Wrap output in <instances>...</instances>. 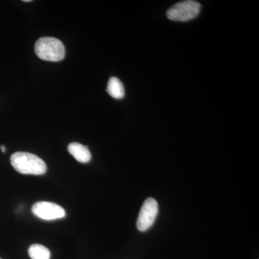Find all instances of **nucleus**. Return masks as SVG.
<instances>
[{"label": "nucleus", "mask_w": 259, "mask_h": 259, "mask_svg": "<svg viewBox=\"0 0 259 259\" xmlns=\"http://www.w3.org/2000/svg\"><path fill=\"white\" fill-rule=\"evenodd\" d=\"M200 3L193 0L180 2L166 13L167 18L173 21L186 22L195 18L200 12Z\"/></svg>", "instance_id": "7ed1b4c3"}, {"label": "nucleus", "mask_w": 259, "mask_h": 259, "mask_svg": "<svg viewBox=\"0 0 259 259\" xmlns=\"http://www.w3.org/2000/svg\"><path fill=\"white\" fill-rule=\"evenodd\" d=\"M0 259H1V258H0Z\"/></svg>", "instance_id": "9b49d317"}, {"label": "nucleus", "mask_w": 259, "mask_h": 259, "mask_svg": "<svg viewBox=\"0 0 259 259\" xmlns=\"http://www.w3.org/2000/svg\"><path fill=\"white\" fill-rule=\"evenodd\" d=\"M158 212V205L156 199L151 197L146 199L140 211L136 223L138 229L142 232L149 229L154 223Z\"/></svg>", "instance_id": "20e7f679"}, {"label": "nucleus", "mask_w": 259, "mask_h": 259, "mask_svg": "<svg viewBox=\"0 0 259 259\" xmlns=\"http://www.w3.org/2000/svg\"><path fill=\"white\" fill-rule=\"evenodd\" d=\"M107 92L113 98H123L125 96V88L120 79L117 77H111L107 83Z\"/></svg>", "instance_id": "0eeeda50"}, {"label": "nucleus", "mask_w": 259, "mask_h": 259, "mask_svg": "<svg viewBox=\"0 0 259 259\" xmlns=\"http://www.w3.org/2000/svg\"><path fill=\"white\" fill-rule=\"evenodd\" d=\"M0 148H1V151H3V153H5V151H6V148H5L4 146H1Z\"/></svg>", "instance_id": "1a4fd4ad"}, {"label": "nucleus", "mask_w": 259, "mask_h": 259, "mask_svg": "<svg viewBox=\"0 0 259 259\" xmlns=\"http://www.w3.org/2000/svg\"><path fill=\"white\" fill-rule=\"evenodd\" d=\"M12 166L23 175H42L47 171L45 161L32 153L16 152L10 158Z\"/></svg>", "instance_id": "f257e3e1"}, {"label": "nucleus", "mask_w": 259, "mask_h": 259, "mask_svg": "<svg viewBox=\"0 0 259 259\" xmlns=\"http://www.w3.org/2000/svg\"><path fill=\"white\" fill-rule=\"evenodd\" d=\"M68 151L71 156H74L76 161L80 163H86L90 161L92 155L88 146H83L79 143H71L68 146Z\"/></svg>", "instance_id": "423d86ee"}, {"label": "nucleus", "mask_w": 259, "mask_h": 259, "mask_svg": "<svg viewBox=\"0 0 259 259\" xmlns=\"http://www.w3.org/2000/svg\"><path fill=\"white\" fill-rule=\"evenodd\" d=\"M28 254L32 259H50L51 257L50 251L47 247L40 244L30 245Z\"/></svg>", "instance_id": "6e6552de"}, {"label": "nucleus", "mask_w": 259, "mask_h": 259, "mask_svg": "<svg viewBox=\"0 0 259 259\" xmlns=\"http://www.w3.org/2000/svg\"><path fill=\"white\" fill-rule=\"evenodd\" d=\"M23 2H25V3H30V2H32L31 0H24Z\"/></svg>", "instance_id": "9d476101"}, {"label": "nucleus", "mask_w": 259, "mask_h": 259, "mask_svg": "<svg viewBox=\"0 0 259 259\" xmlns=\"http://www.w3.org/2000/svg\"><path fill=\"white\" fill-rule=\"evenodd\" d=\"M35 52L37 57L44 61L58 62L64 59L65 47L59 39L53 37H42L35 44Z\"/></svg>", "instance_id": "f03ea898"}, {"label": "nucleus", "mask_w": 259, "mask_h": 259, "mask_svg": "<svg viewBox=\"0 0 259 259\" xmlns=\"http://www.w3.org/2000/svg\"><path fill=\"white\" fill-rule=\"evenodd\" d=\"M32 212L36 217L45 221L61 219L66 215L62 207L50 202H36L32 205Z\"/></svg>", "instance_id": "39448f33"}]
</instances>
